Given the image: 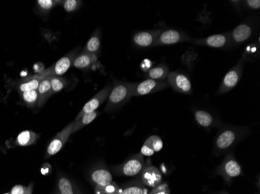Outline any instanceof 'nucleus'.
I'll return each instance as SVG.
<instances>
[{
    "label": "nucleus",
    "instance_id": "1",
    "mask_svg": "<svg viewBox=\"0 0 260 194\" xmlns=\"http://www.w3.org/2000/svg\"><path fill=\"white\" fill-rule=\"evenodd\" d=\"M136 83L116 81L113 83V90L108 97L106 111L117 110L129 101L133 95Z\"/></svg>",
    "mask_w": 260,
    "mask_h": 194
},
{
    "label": "nucleus",
    "instance_id": "2",
    "mask_svg": "<svg viewBox=\"0 0 260 194\" xmlns=\"http://www.w3.org/2000/svg\"><path fill=\"white\" fill-rule=\"evenodd\" d=\"M244 59L241 58L236 66H234L221 82V86L218 89L217 95H222L231 91L238 84L241 80V75L243 73Z\"/></svg>",
    "mask_w": 260,
    "mask_h": 194
},
{
    "label": "nucleus",
    "instance_id": "3",
    "mask_svg": "<svg viewBox=\"0 0 260 194\" xmlns=\"http://www.w3.org/2000/svg\"><path fill=\"white\" fill-rule=\"evenodd\" d=\"M73 124H74V121L71 122L70 124L67 125V127H64L60 133L57 134V136L48 144L47 151H46V159H48L58 153L64 147V145L70 139V135L73 134Z\"/></svg>",
    "mask_w": 260,
    "mask_h": 194
},
{
    "label": "nucleus",
    "instance_id": "4",
    "mask_svg": "<svg viewBox=\"0 0 260 194\" xmlns=\"http://www.w3.org/2000/svg\"><path fill=\"white\" fill-rule=\"evenodd\" d=\"M167 82L175 91L184 94L192 93V83L189 77L180 72H170L167 78Z\"/></svg>",
    "mask_w": 260,
    "mask_h": 194
},
{
    "label": "nucleus",
    "instance_id": "5",
    "mask_svg": "<svg viewBox=\"0 0 260 194\" xmlns=\"http://www.w3.org/2000/svg\"><path fill=\"white\" fill-rule=\"evenodd\" d=\"M113 84H109L102 89L100 91H99L91 100H89V101L84 105L81 111L79 113V114L77 115V117H76L74 120H78V119L80 118L83 115L96 111V110L98 108L99 106L107 100L111 91L113 90Z\"/></svg>",
    "mask_w": 260,
    "mask_h": 194
},
{
    "label": "nucleus",
    "instance_id": "6",
    "mask_svg": "<svg viewBox=\"0 0 260 194\" xmlns=\"http://www.w3.org/2000/svg\"><path fill=\"white\" fill-rule=\"evenodd\" d=\"M78 49L73 50L65 54L57 63H55L53 66L45 70L48 76H61L67 73L70 68L73 66V61L77 57Z\"/></svg>",
    "mask_w": 260,
    "mask_h": 194
},
{
    "label": "nucleus",
    "instance_id": "7",
    "mask_svg": "<svg viewBox=\"0 0 260 194\" xmlns=\"http://www.w3.org/2000/svg\"><path fill=\"white\" fill-rule=\"evenodd\" d=\"M192 42L193 39L187 34L176 30L163 31L157 40L155 46L172 45L181 42Z\"/></svg>",
    "mask_w": 260,
    "mask_h": 194
},
{
    "label": "nucleus",
    "instance_id": "8",
    "mask_svg": "<svg viewBox=\"0 0 260 194\" xmlns=\"http://www.w3.org/2000/svg\"><path fill=\"white\" fill-rule=\"evenodd\" d=\"M169 84L165 81H158V80H147L136 83L133 96H146V95L151 94L156 92L161 91L169 87Z\"/></svg>",
    "mask_w": 260,
    "mask_h": 194
},
{
    "label": "nucleus",
    "instance_id": "9",
    "mask_svg": "<svg viewBox=\"0 0 260 194\" xmlns=\"http://www.w3.org/2000/svg\"><path fill=\"white\" fill-rule=\"evenodd\" d=\"M144 161L141 154L133 156L130 159L118 166V170L122 175L126 176H137L144 169Z\"/></svg>",
    "mask_w": 260,
    "mask_h": 194
},
{
    "label": "nucleus",
    "instance_id": "10",
    "mask_svg": "<svg viewBox=\"0 0 260 194\" xmlns=\"http://www.w3.org/2000/svg\"><path fill=\"white\" fill-rule=\"evenodd\" d=\"M253 34V26L246 21L237 26L233 31L230 33L231 45H239L248 41Z\"/></svg>",
    "mask_w": 260,
    "mask_h": 194
},
{
    "label": "nucleus",
    "instance_id": "11",
    "mask_svg": "<svg viewBox=\"0 0 260 194\" xmlns=\"http://www.w3.org/2000/svg\"><path fill=\"white\" fill-rule=\"evenodd\" d=\"M218 172L223 177L228 180L241 176V167L232 155H228L220 166Z\"/></svg>",
    "mask_w": 260,
    "mask_h": 194
},
{
    "label": "nucleus",
    "instance_id": "12",
    "mask_svg": "<svg viewBox=\"0 0 260 194\" xmlns=\"http://www.w3.org/2000/svg\"><path fill=\"white\" fill-rule=\"evenodd\" d=\"M195 44L201 46H207V47H215V48H224L227 46H231L230 35L228 33L214 34L209 36L206 38L198 39L192 41Z\"/></svg>",
    "mask_w": 260,
    "mask_h": 194
},
{
    "label": "nucleus",
    "instance_id": "13",
    "mask_svg": "<svg viewBox=\"0 0 260 194\" xmlns=\"http://www.w3.org/2000/svg\"><path fill=\"white\" fill-rule=\"evenodd\" d=\"M140 173L142 183L148 187L155 188L162 183L163 177L162 172L154 166H146Z\"/></svg>",
    "mask_w": 260,
    "mask_h": 194
},
{
    "label": "nucleus",
    "instance_id": "14",
    "mask_svg": "<svg viewBox=\"0 0 260 194\" xmlns=\"http://www.w3.org/2000/svg\"><path fill=\"white\" fill-rule=\"evenodd\" d=\"M162 30L140 31L133 36V43L138 47H149L155 46L157 40L162 32Z\"/></svg>",
    "mask_w": 260,
    "mask_h": 194
},
{
    "label": "nucleus",
    "instance_id": "15",
    "mask_svg": "<svg viewBox=\"0 0 260 194\" xmlns=\"http://www.w3.org/2000/svg\"><path fill=\"white\" fill-rule=\"evenodd\" d=\"M238 134L232 129H226L223 131L216 139L215 147L218 152L228 150L236 142Z\"/></svg>",
    "mask_w": 260,
    "mask_h": 194
},
{
    "label": "nucleus",
    "instance_id": "16",
    "mask_svg": "<svg viewBox=\"0 0 260 194\" xmlns=\"http://www.w3.org/2000/svg\"><path fill=\"white\" fill-rule=\"evenodd\" d=\"M46 76H48V74L46 73L45 70H44L43 71L38 73V74L27 78L19 83L18 90L21 93H24V92L29 91V90H38L40 83L41 80H44Z\"/></svg>",
    "mask_w": 260,
    "mask_h": 194
},
{
    "label": "nucleus",
    "instance_id": "17",
    "mask_svg": "<svg viewBox=\"0 0 260 194\" xmlns=\"http://www.w3.org/2000/svg\"><path fill=\"white\" fill-rule=\"evenodd\" d=\"M100 46H101V31L98 27L90 36L85 47L83 48V52L88 53L98 57L100 54Z\"/></svg>",
    "mask_w": 260,
    "mask_h": 194
},
{
    "label": "nucleus",
    "instance_id": "18",
    "mask_svg": "<svg viewBox=\"0 0 260 194\" xmlns=\"http://www.w3.org/2000/svg\"><path fill=\"white\" fill-rule=\"evenodd\" d=\"M50 78L51 76H46L44 80H41L38 86V108H41V106H44L46 102L48 101V99L53 95Z\"/></svg>",
    "mask_w": 260,
    "mask_h": 194
},
{
    "label": "nucleus",
    "instance_id": "19",
    "mask_svg": "<svg viewBox=\"0 0 260 194\" xmlns=\"http://www.w3.org/2000/svg\"><path fill=\"white\" fill-rule=\"evenodd\" d=\"M97 60V56L82 51L80 54H77V57L73 61V66L79 70H88L89 68L91 67Z\"/></svg>",
    "mask_w": 260,
    "mask_h": 194
},
{
    "label": "nucleus",
    "instance_id": "20",
    "mask_svg": "<svg viewBox=\"0 0 260 194\" xmlns=\"http://www.w3.org/2000/svg\"><path fill=\"white\" fill-rule=\"evenodd\" d=\"M91 179L97 186H105L113 182V175L106 169H95L91 173Z\"/></svg>",
    "mask_w": 260,
    "mask_h": 194
},
{
    "label": "nucleus",
    "instance_id": "21",
    "mask_svg": "<svg viewBox=\"0 0 260 194\" xmlns=\"http://www.w3.org/2000/svg\"><path fill=\"white\" fill-rule=\"evenodd\" d=\"M38 138H39L38 135L32 131H24L17 135V137L14 141V145L17 146H22V147L29 146L35 144Z\"/></svg>",
    "mask_w": 260,
    "mask_h": 194
},
{
    "label": "nucleus",
    "instance_id": "22",
    "mask_svg": "<svg viewBox=\"0 0 260 194\" xmlns=\"http://www.w3.org/2000/svg\"><path fill=\"white\" fill-rule=\"evenodd\" d=\"M169 69L165 64H161L153 68L146 73V76L150 80H158V81H165L169 76Z\"/></svg>",
    "mask_w": 260,
    "mask_h": 194
},
{
    "label": "nucleus",
    "instance_id": "23",
    "mask_svg": "<svg viewBox=\"0 0 260 194\" xmlns=\"http://www.w3.org/2000/svg\"><path fill=\"white\" fill-rule=\"evenodd\" d=\"M99 113L97 111L93 112V113H87V114L83 115L78 120H73L74 124L73 127V134L80 131V129L87 126L89 123H91L95 120L96 117L98 116Z\"/></svg>",
    "mask_w": 260,
    "mask_h": 194
},
{
    "label": "nucleus",
    "instance_id": "24",
    "mask_svg": "<svg viewBox=\"0 0 260 194\" xmlns=\"http://www.w3.org/2000/svg\"><path fill=\"white\" fill-rule=\"evenodd\" d=\"M195 118H196L198 124L205 128L211 127L214 123V117L212 115L205 110H199L196 111Z\"/></svg>",
    "mask_w": 260,
    "mask_h": 194
},
{
    "label": "nucleus",
    "instance_id": "25",
    "mask_svg": "<svg viewBox=\"0 0 260 194\" xmlns=\"http://www.w3.org/2000/svg\"><path fill=\"white\" fill-rule=\"evenodd\" d=\"M21 97L25 104L31 108L38 106V90H29V91L21 93Z\"/></svg>",
    "mask_w": 260,
    "mask_h": 194
},
{
    "label": "nucleus",
    "instance_id": "26",
    "mask_svg": "<svg viewBox=\"0 0 260 194\" xmlns=\"http://www.w3.org/2000/svg\"><path fill=\"white\" fill-rule=\"evenodd\" d=\"M61 3L62 1L60 0H38L37 1V6H38V11L41 14L46 15L50 11H53L55 7L61 4Z\"/></svg>",
    "mask_w": 260,
    "mask_h": 194
},
{
    "label": "nucleus",
    "instance_id": "27",
    "mask_svg": "<svg viewBox=\"0 0 260 194\" xmlns=\"http://www.w3.org/2000/svg\"><path fill=\"white\" fill-rule=\"evenodd\" d=\"M143 145L154 152H159L163 149V141L158 135H152L145 141Z\"/></svg>",
    "mask_w": 260,
    "mask_h": 194
},
{
    "label": "nucleus",
    "instance_id": "28",
    "mask_svg": "<svg viewBox=\"0 0 260 194\" xmlns=\"http://www.w3.org/2000/svg\"><path fill=\"white\" fill-rule=\"evenodd\" d=\"M50 81H51L53 94L59 93V92L63 90L67 86V83H68L67 80L63 79V77H60V76H51Z\"/></svg>",
    "mask_w": 260,
    "mask_h": 194
},
{
    "label": "nucleus",
    "instance_id": "29",
    "mask_svg": "<svg viewBox=\"0 0 260 194\" xmlns=\"http://www.w3.org/2000/svg\"><path fill=\"white\" fill-rule=\"evenodd\" d=\"M120 188L116 182H111L105 186H96V194H119Z\"/></svg>",
    "mask_w": 260,
    "mask_h": 194
},
{
    "label": "nucleus",
    "instance_id": "30",
    "mask_svg": "<svg viewBox=\"0 0 260 194\" xmlns=\"http://www.w3.org/2000/svg\"><path fill=\"white\" fill-rule=\"evenodd\" d=\"M58 188L60 194H74L73 185L67 178L61 177L59 179Z\"/></svg>",
    "mask_w": 260,
    "mask_h": 194
},
{
    "label": "nucleus",
    "instance_id": "31",
    "mask_svg": "<svg viewBox=\"0 0 260 194\" xmlns=\"http://www.w3.org/2000/svg\"><path fill=\"white\" fill-rule=\"evenodd\" d=\"M82 4H83V2L80 0H63L61 3L63 9L68 13H73L78 11Z\"/></svg>",
    "mask_w": 260,
    "mask_h": 194
},
{
    "label": "nucleus",
    "instance_id": "32",
    "mask_svg": "<svg viewBox=\"0 0 260 194\" xmlns=\"http://www.w3.org/2000/svg\"><path fill=\"white\" fill-rule=\"evenodd\" d=\"M119 194H146V189L141 186H132L124 189H120Z\"/></svg>",
    "mask_w": 260,
    "mask_h": 194
},
{
    "label": "nucleus",
    "instance_id": "33",
    "mask_svg": "<svg viewBox=\"0 0 260 194\" xmlns=\"http://www.w3.org/2000/svg\"><path fill=\"white\" fill-rule=\"evenodd\" d=\"M150 194H170V191L168 184L162 183L157 187L153 188Z\"/></svg>",
    "mask_w": 260,
    "mask_h": 194
},
{
    "label": "nucleus",
    "instance_id": "34",
    "mask_svg": "<svg viewBox=\"0 0 260 194\" xmlns=\"http://www.w3.org/2000/svg\"><path fill=\"white\" fill-rule=\"evenodd\" d=\"M27 186L22 185H16L11 189V194H26L27 193Z\"/></svg>",
    "mask_w": 260,
    "mask_h": 194
},
{
    "label": "nucleus",
    "instance_id": "35",
    "mask_svg": "<svg viewBox=\"0 0 260 194\" xmlns=\"http://www.w3.org/2000/svg\"><path fill=\"white\" fill-rule=\"evenodd\" d=\"M245 5L248 8L254 11H257L260 9V1L259 0H248L245 1Z\"/></svg>",
    "mask_w": 260,
    "mask_h": 194
},
{
    "label": "nucleus",
    "instance_id": "36",
    "mask_svg": "<svg viewBox=\"0 0 260 194\" xmlns=\"http://www.w3.org/2000/svg\"><path fill=\"white\" fill-rule=\"evenodd\" d=\"M33 186H34V184L31 182L29 186H27V193L26 194H32L33 192Z\"/></svg>",
    "mask_w": 260,
    "mask_h": 194
},
{
    "label": "nucleus",
    "instance_id": "37",
    "mask_svg": "<svg viewBox=\"0 0 260 194\" xmlns=\"http://www.w3.org/2000/svg\"><path fill=\"white\" fill-rule=\"evenodd\" d=\"M4 194H11V192H7V193H4Z\"/></svg>",
    "mask_w": 260,
    "mask_h": 194
}]
</instances>
